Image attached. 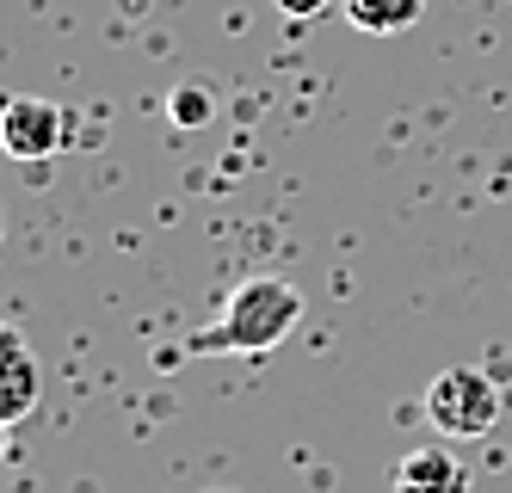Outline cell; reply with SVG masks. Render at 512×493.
<instances>
[{"instance_id":"6da1fadb","label":"cell","mask_w":512,"mask_h":493,"mask_svg":"<svg viewBox=\"0 0 512 493\" xmlns=\"http://www.w3.org/2000/svg\"><path fill=\"white\" fill-rule=\"evenodd\" d=\"M303 321V290L290 278H247L223 296V309H216L192 339L186 352L210 358V352H235V358H260L272 346H284L290 333Z\"/></svg>"},{"instance_id":"7a4b0ae2","label":"cell","mask_w":512,"mask_h":493,"mask_svg":"<svg viewBox=\"0 0 512 493\" xmlns=\"http://www.w3.org/2000/svg\"><path fill=\"white\" fill-rule=\"evenodd\" d=\"M426 420L445 438H482L500 420V389L488 383L482 370L451 364V370H438L426 383Z\"/></svg>"},{"instance_id":"3957f363","label":"cell","mask_w":512,"mask_h":493,"mask_svg":"<svg viewBox=\"0 0 512 493\" xmlns=\"http://www.w3.org/2000/svg\"><path fill=\"white\" fill-rule=\"evenodd\" d=\"M0 148L19 161H44L62 148V105L38 93H7L0 105Z\"/></svg>"},{"instance_id":"277c9868","label":"cell","mask_w":512,"mask_h":493,"mask_svg":"<svg viewBox=\"0 0 512 493\" xmlns=\"http://www.w3.org/2000/svg\"><path fill=\"white\" fill-rule=\"evenodd\" d=\"M38 389H44V370L31 358V346L0 321V426H19L31 407H38Z\"/></svg>"},{"instance_id":"5b68a950","label":"cell","mask_w":512,"mask_h":493,"mask_svg":"<svg viewBox=\"0 0 512 493\" xmlns=\"http://www.w3.org/2000/svg\"><path fill=\"white\" fill-rule=\"evenodd\" d=\"M395 493H469V475L445 444H414L395 469Z\"/></svg>"},{"instance_id":"8992f818","label":"cell","mask_w":512,"mask_h":493,"mask_svg":"<svg viewBox=\"0 0 512 493\" xmlns=\"http://www.w3.org/2000/svg\"><path fill=\"white\" fill-rule=\"evenodd\" d=\"M340 13H346L358 31L389 37V31H408V25H420L426 0H340Z\"/></svg>"},{"instance_id":"52a82bcc","label":"cell","mask_w":512,"mask_h":493,"mask_svg":"<svg viewBox=\"0 0 512 493\" xmlns=\"http://www.w3.org/2000/svg\"><path fill=\"white\" fill-rule=\"evenodd\" d=\"M173 118H186V124L210 118V105H204V93H198V87H192V93H173Z\"/></svg>"},{"instance_id":"ba28073f","label":"cell","mask_w":512,"mask_h":493,"mask_svg":"<svg viewBox=\"0 0 512 493\" xmlns=\"http://www.w3.org/2000/svg\"><path fill=\"white\" fill-rule=\"evenodd\" d=\"M327 7H340V0H278L284 19H315V13H327Z\"/></svg>"},{"instance_id":"9c48e42d","label":"cell","mask_w":512,"mask_h":493,"mask_svg":"<svg viewBox=\"0 0 512 493\" xmlns=\"http://www.w3.org/2000/svg\"><path fill=\"white\" fill-rule=\"evenodd\" d=\"M0 235H7V229H0Z\"/></svg>"}]
</instances>
